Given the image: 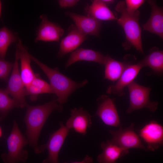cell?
<instances>
[{
    "label": "cell",
    "mask_w": 163,
    "mask_h": 163,
    "mask_svg": "<svg viewBox=\"0 0 163 163\" xmlns=\"http://www.w3.org/2000/svg\"><path fill=\"white\" fill-rule=\"evenodd\" d=\"M24 121L26 127V134L29 143L34 149L35 152L39 146L38 141L41 130L48 117L54 110L62 112L61 106L55 97L49 102L43 104L31 106L27 105Z\"/></svg>",
    "instance_id": "cell-1"
},
{
    "label": "cell",
    "mask_w": 163,
    "mask_h": 163,
    "mask_svg": "<svg viewBox=\"0 0 163 163\" xmlns=\"http://www.w3.org/2000/svg\"><path fill=\"white\" fill-rule=\"evenodd\" d=\"M30 57L31 60L38 66L48 78L54 94L57 96V101L62 107L73 92L84 87L88 82L86 79L77 82L61 73L57 69L49 67L30 54Z\"/></svg>",
    "instance_id": "cell-2"
},
{
    "label": "cell",
    "mask_w": 163,
    "mask_h": 163,
    "mask_svg": "<svg viewBox=\"0 0 163 163\" xmlns=\"http://www.w3.org/2000/svg\"><path fill=\"white\" fill-rule=\"evenodd\" d=\"M115 10L121 14L117 21L125 33L126 40L123 46L125 49L127 50L133 47L143 54L142 30L139 23L140 12L137 10L133 13H128L126 8L125 2L123 1L117 3Z\"/></svg>",
    "instance_id": "cell-3"
},
{
    "label": "cell",
    "mask_w": 163,
    "mask_h": 163,
    "mask_svg": "<svg viewBox=\"0 0 163 163\" xmlns=\"http://www.w3.org/2000/svg\"><path fill=\"white\" fill-rule=\"evenodd\" d=\"M8 153H4L1 158L5 163L24 162L28 158V152L24 149L29 143L28 140L20 131L15 120L12 130L7 139Z\"/></svg>",
    "instance_id": "cell-4"
},
{
    "label": "cell",
    "mask_w": 163,
    "mask_h": 163,
    "mask_svg": "<svg viewBox=\"0 0 163 163\" xmlns=\"http://www.w3.org/2000/svg\"><path fill=\"white\" fill-rule=\"evenodd\" d=\"M127 87L129 96V106L126 110L127 113H130L134 110L143 108L154 112L156 110L158 102H152L149 99L151 88L142 86L134 81Z\"/></svg>",
    "instance_id": "cell-5"
},
{
    "label": "cell",
    "mask_w": 163,
    "mask_h": 163,
    "mask_svg": "<svg viewBox=\"0 0 163 163\" xmlns=\"http://www.w3.org/2000/svg\"><path fill=\"white\" fill-rule=\"evenodd\" d=\"M59 124V128L50 135L47 142L39 146L38 154L43 152L46 149L48 151V157L43 161L42 163H59V153L69 130L62 122H60Z\"/></svg>",
    "instance_id": "cell-6"
},
{
    "label": "cell",
    "mask_w": 163,
    "mask_h": 163,
    "mask_svg": "<svg viewBox=\"0 0 163 163\" xmlns=\"http://www.w3.org/2000/svg\"><path fill=\"white\" fill-rule=\"evenodd\" d=\"M134 125L133 123L125 128L120 127L118 130H110L109 133L112 136L110 140L114 144L125 149L136 148L147 150L139 135L135 131Z\"/></svg>",
    "instance_id": "cell-7"
},
{
    "label": "cell",
    "mask_w": 163,
    "mask_h": 163,
    "mask_svg": "<svg viewBox=\"0 0 163 163\" xmlns=\"http://www.w3.org/2000/svg\"><path fill=\"white\" fill-rule=\"evenodd\" d=\"M18 56L15 53V59L11 75L5 90L8 94L11 95L13 99L18 107L23 108L28 105L25 99V87L22 80L19 70Z\"/></svg>",
    "instance_id": "cell-8"
},
{
    "label": "cell",
    "mask_w": 163,
    "mask_h": 163,
    "mask_svg": "<svg viewBox=\"0 0 163 163\" xmlns=\"http://www.w3.org/2000/svg\"><path fill=\"white\" fill-rule=\"evenodd\" d=\"M98 107L96 115L106 125L121 127L118 113L113 101L108 96L103 95L97 99Z\"/></svg>",
    "instance_id": "cell-9"
},
{
    "label": "cell",
    "mask_w": 163,
    "mask_h": 163,
    "mask_svg": "<svg viewBox=\"0 0 163 163\" xmlns=\"http://www.w3.org/2000/svg\"><path fill=\"white\" fill-rule=\"evenodd\" d=\"M139 136L146 143L147 150L154 151L163 145V127L157 121H151L139 130Z\"/></svg>",
    "instance_id": "cell-10"
},
{
    "label": "cell",
    "mask_w": 163,
    "mask_h": 163,
    "mask_svg": "<svg viewBox=\"0 0 163 163\" xmlns=\"http://www.w3.org/2000/svg\"><path fill=\"white\" fill-rule=\"evenodd\" d=\"M40 18L41 21L37 30L35 42H59L64 33L63 29L57 24L49 21L46 14H42Z\"/></svg>",
    "instance_id": "cell-11"
},
{
    "label": "cell",
    "mask_w": 163,
    "mask_h": 163,
    "mask_svg": "<svg viewBox=\"0 0 163 163\" xmlns=\"http://www.w3.org/2000/svg\"><path fill=\"white\" fill-rule=\"evenodd\" d=\"M142 67L140 62L135 64H128L115 84L109 86L107 93L119 96H123L124 88L134 81Z\"/></svg>",
    "instance_id": "cell-12"
},
{
    "label": "cell",
    "mask_w": 163,
    "mask_h": 163,
    "mask_svg": "<svg viewBox=\"0 0 163 163\" xmlns=\"http://www.w3.org/2000/svg\"><path fill=\"white\" fill-rule=\"evenodd\" d=\"M87 37L81 33L75 24L71 25L68 34L61 40L57 57L61 58L70 52H72L79 46Z\"/></svg>",
    "instance_id": "cell-13"
},
{
    "label": "cell",
    "mask_w": 163,
    "mask_h": 163,
    "mask_svg": "<svg viewBox=\"0 0 163 163\" xmlns=\"http://www.w3.org/2000/svg\"><path fill=\"white\" fill-rule=\"evenodd\" d=\"M67 15L75 23L78 30L84 34L99 37L101 28V21L88 15H83L67 11Z\"/></svg>",
    "instance_id": "cell-14"
},
{
    "label": "cell",
    "mask_w": 163,
    "mask_h": 163,
    "mask_svg": "<svg viewBox=\"0 0 163 163\" xmlns=\"http://www.w3.org/2000/svg\"><path fill=\"white\" fill-rule=\"evenodd\" d=\"M71 116L66 126L69 129H73L83 136L87 133L88 128L91 127L92 116L82 107L75 108L71 110Z\"/></svg>",
    "instance_id": "cell-15"
},
{
    "label": "cell",
    "mask_w": 163,
    "mask_h": 163,
    "mask_svg": "<svg viewBox=\"0 0 163 163\" xmlns=\"http://www.w3.org/2000/svg\"><path fill=\"white\" fill-rule=\"evenodd\" d=\"M16 45V53L20 61V75L26 87L31 84L36 74L34 72L31 66V60L30 54L22 45L21 40H18Z\"/></svg>",
    "instance_id": "cell-16"
},
{
    "label": "cell",
    "mask_w": 163,
    "mask_h": 163,
    "mask_svg": "<svg viewBox=\"0 0 163 163\" xmlns=\"http://www.w3.org/2000/svg\"><path fill=\"white\" fill-rule=\"evenodd\" d=\"M151 7V14L147 21L142 25L143 29L163 38V10L158 6L156 1L148 0Z\"/></svg>",
    "instance_id": "cell-17"
},
{
    "label": "cell",
    "mask_w": 163,
    "mask_h": 163,
    "mask_svg": "<svg viewBox=\"0 0 163 163\" xmlns=\"http://www.w3.org/2000/svg\"><path fill=\"white\" fill-rule=\"evenodd\" d=\"M101 146L102 152L97 158L99 163H117L118 159L129 152V150L117 145L110 140L102 142Z\"/></svg>",
    "instance_id": "cell-18"
},
{
    "label": "cell",
    "mask_w": 163,
    "mask_h": 163,
    "mask_svg": "<svg viewBox=\"0 0 163 163\" xmlns=\"http://www.w3.org/2000/svg\"><path fill=\"white\" fill-rule=\"evenodd\" d=\"M106 56L92 49L80 48L72 52L65 66L67 68L73 63L80 61L92 62L104 65Z\"/></svg>",
    "instance_id": "cell-19"
},
{
    "label": "cell",
    "mask_w": 163,
    "mask_h": 163,
    "mask_svg": "<svg viewBox=\"0 0 163 163\" xmlns=\"http://www.w3.org/2000/svg\"><path fill=\"white\" fill-rule=\"evenodd\" d=\"M87 15L100 21L117 20L113 12L101 0L92 1L91 4L85 8Z\"/></svg>",
    "instance_id": "cell-20"
},
{
    "label": "cell",
    "mask_w": 163,
    "mask_h": 163,
    "mask_svg": "<svg viewBox=\"0 0 163 163\" xmlns=\"http://www.w3.org/2000/svg\"><path fill=\"white\" fill-rule=\"evenodd\" d=\"M127 65L126 62L117 61L107 55L104 78L113 82L118 80Z\"/></svg>",
    "instance_id": "cell-21"
},
{
    "label": "cell",
    "mask_w": 163,
    "mask_h": 163,
    "mask_svg": "<svg viewBox=\"0 0 163 163\" xmlns=\"http://www.w3.org/2000/svg\"><path fill=\"white\" fill-rule=\"evenodd\" d=\"M143 67L148 66L155 73L161 74L163 72V52L153 47L149 53L140 61Z\"/></svg>",
    "instance_id": "cell-22"
},
{
    "label": "cell",
    "mask_w": 163,
    "mask_h": 163,
    "mask_svg": "<svg viewBox=\"0 0 163 163\" xmlns=\"http://www.w3.org/2000/svg\"><path fill=\"white\" fill-rule=\"evenodd\" d=\"M17 35L7 27L0 29V58L4 59L8 48L12 43L17 42Z\"/></svg>",
    "instance_id": "cell-23"
},
{
    "label": "cell",
    "mask_w": 163,
    "mask_h": 163,
    "mask_svg": "<svg viewBox=\"0 0 163 163\" xmlns=\"http://www.w3.org/2000/svg\"><path fill=\"white\" fill-rule=\"evenodd\" d=\"M18 107L17 105L5 90L0 88V122L7 116L13 109Z\"/></svg>",
    "instance_id": "cell-24"
},
{
    "label": "cell",
    "mask_w": 163,
    "mask_h": 163,
    "mask_svg": "<svg viewBox=\"0 0 163 163\" xmlns=\"http://www.w3.org/2000/svg\"><path fill=\"white\" fill-rule=\"evenodd\" d=\"M14 63L0 58V79L7 82Z\"/></svg>",
    "instance_id": "cell-25"
},
{
    "label": "cell",
    "mask_w": 163,
    "mask_h": 163,
    "mask_svg": "<svg viewBox=\"0 0 163 163\" xmlns=\"http://www.w3.org/2000/svg\"><path fill=\"white\" fill-rule=\"evenodd\" d=\"M31 84L41 89L44 91V94H54L50 84L41 78L38 74H36Z\"/></svg>",
    "instance_id": "cell-26"
},
{
    "label": "cell",
    "mask_w": 163,
    "mask_h": 163,
    "mask_svg": "<svg viewBox=\"0 0 163 163\" xmlns=\"http://www.w3.org/2000/svg\"><path fill=\"white\" fill-rule=\"evenodd\" d=\"M144 0H126L125 3L126 11L133 13L138 10V8L144 2Z\"/></svg>",
    "instance_id": "cell-27"
},
{
    "label": "cell",
    "mask_w": 163,
    "mask_h": 163,
    "mask_svg": "<svg viewBox=\"0 0 163 163\" xmlns=\"http://www.w3.org/2000/svg\"><path fill=\"white\" fill-rule=\"evenodd\" d=\"M25 88L26 96L30 95L32 101H35L38 95L44 94L43 90L31 84L25 87Z\"/></svg>",
    "instance_id": "cell-28"
},
{
    "label": "cell",
    "mask_w": 163,
    "mask_h": 163,
    "mask_svg": "<svg viewBox=\"0 0 163 163\" xmlns=\"http://www.w3.org/2000/svg\"><path fill=\"white\" fill-rule=\"evenodd\" d=\"M79 1L78 0H59L58 2L61 8H66L75 6Z\"/></svg>",
    "instance_id": "cell-29"
},
{
    "label": "cell",
    "mask_w": 163,
    "mask_h": 163,
    "mask_svg": "<svg viewBox=\"0 0 163 163\" xmlns=\"http://www.w3.org/2000/svg\"><path fill=\"white\" fill-rule=\"evenodd\" d=\"M93 162V160L92 158L87 155L82 161H80L74 162L71 163H92ZM62 163H67L64 162Z\"/></svg>",
    "instance_id": "cell-30"
},
{
    "label": "cell",
    "mask_w": 163,
    "mask_h": 163,
    "mask_svg": "<svg viewBox=\"0 0 163 163\" xmlns=\"http://www.w3.org/2000/svg\"><path fill=\"white\" fill-rule=\"evenodd\" d=\"M102 1L107 6L113 4L114 2V1L113 0H102Z\"/></svg>",
    "instance_id": "cell-31"
},
{
    "label": "cell",
    "mask_w": 163,
    "mask_h": 163,
    "mask_svg": "<svg viewBox=\"0 0 163 163\" xmlns=\"http://www.w3.org/2000/svg\"><path fill=\"white\" fill-rule=\"evenodd\" d=\"M2 15V5L1 1L0 0V18H1Z\"/></svg>",
    "instance_id": "cell-32"
},
{
    "label": "cell",
    "mask_w": 163,
    "mask_h": 163,
    "mask_svg": "<svg viewBox=\"0 0 163 163\" xmlns=\"http://www.w3.org/2000/svg\"><path fill=\"white\" fill-rule=\"evenodd\" d=\"M2 135V131L1 127L0 126V138Z\"/></svg>",
    "instance_id": "cell-33"
}]
</instances>
